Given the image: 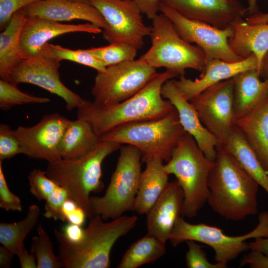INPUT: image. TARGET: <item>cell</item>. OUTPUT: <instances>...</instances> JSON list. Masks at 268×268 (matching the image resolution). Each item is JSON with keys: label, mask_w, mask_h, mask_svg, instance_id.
Masks as SVG:
<instances>
[{"label": "cell", "mask_w": 268, "mask_h": 268, "mask_svg": "<svg viewBox=\"0 0 268 268\" xmlns=\"http://www.w3.org/2000/svg\"><path fill=\"white\" fill-rule=\"evenodd\" d=\"M207 202L223 218L240 221L258 211L260 185L221 144L209 173Z\"/></svg>", "instance_id": "cell-1"}, {"label": "cell", "mask_w": 268, "mask_h": 268, "mask_svg": "<svg viewBox=\"0 0 268 268\" xmlns=\"http://www.w3.org/2000/svg\"><path fill=\"white\" fill-rule=\"evenodd\" d=\"M178 76V73L168 70L158 73L137 93L114 105L98 107L92 102L84 100L77 108V118L89 123L100 136L124 124L162 118L175 107L169 100L162 97V86L167 80Z\"/></svg>", "instance_id": "cell-2"}, {"label": "cell", "mask_w": 268, "mask_h": 268, "mask_svg": "<svg viewBox=\"0 0 268 268\" xmlns=\"http://www.w3.org/2000/svg\"><path fill=\"white\" fill-rule=\"evenodd\" d=\"M89 219L78 241H71L63 232L54 230L63 268H109L114 244L135 227L138 218L135 215H122L105 222L100 215H94Z\"/></svg>", "instance_id": "cell-3"}, {"label": "cell", "mask_w": 268, "mask_h": 268, "mask_svg": "<svg viewBox=\"0 0 268 268\" xmlns=\"http://www.w3.org/2000/svg\"><path fill=\"white\" fill-rule=\"evenodd\" d=\"M121 147L118 142L100 141L80 158L66 160L61 158L48 162L46 174L64 188L69 199L90 218L94 215L89 203L90 194L100 192L104 188L101 180L103 161Z\"/></svg>", "instance_id": "cell-4"}, {"label": "cell", "mask_w": 268, "mask_h": 268, "mask_svg": "<svg viewBox=\"0 0 268 268\" xmlns=\"http://www.w3.org/2000/svg\"><path fill=\"white\" fill-rule=\"evenodd\" d=\"M213 161L209 160L195 138L186 133L164 164L165 171L174 175L184 194L182 216L192 218L207 202L208 180Z\"/></svg>", "instance_id": "cell-5"}, {"label": "cell", "mask_w": 268, "mask_h": 268, "mask_svg": "<svg viewBox=\"0 0 268 268\" xmlns=\"http://www.w3.org/2000/svg\"><path fill=\"white\" fill-rule=\"evenodd\" d=\"M186 133L175 108L159 119L134 122L117 127L100 135V141L134 146L141 152L143 163L153 159L167 162Z\"/></svg>", "instance_id": "cell-6"}, {"label": "cell", "mask_w": 268, "mask_h": 268, "mask_svg": "<svg viewBox=\"0 0 268 268\" xmlns=\"http://www.w3.org/2000/svg\"><path fill=\"white\" fill-rule=\"evenodd\" d=\"M151 20V45L140 58L156 69L164 67L179 76L187 68L202 73L206 62L203 50L184 40L164 14H157Z\"/></svg>", "instance_id": "cell-7"}, {"label": "cell", "mask_w": 268, "mask_h": 268, "mask_svg": "<svg viewBox=\"0 0 268 268\" xmlns=\"http://www.w3.org/2000/svg\"><path fill=\"white\" fill-rule=\"evenodd\" d=\"M114 172L106 191L101 197L90 196L89 203L93 215L104 220L114 219L132 210L141 173L142 155L134 146H121Z\"/></svg>", "instance_id": "cell-8"}, {"label": "cell", "mask_w": 268, "mask_h": 268, "mask_svg": "<svg viewBox=\"0 0 268 268\" xmlns=\"http://www.w3.org/2000/svg\"><path fill=\"white\" fill-rule=\"evenodd\" d=\"M268 236V212L259 216L257 226L244 235L231 236L218 227L204 223L192 224L180 216L175 224L169 240L173 247L188 240L205 244L214 251L216 263L226 268L227 264L249 249L246 241L251 238Z\"/></svg>", "instance_id": "cell-9"}, {"label": "cell", "mask_w": 268, "mask_h": 268, "mask_svg": "<svg viewBox=\"0 0 268 268\" xmlns=\"http://www.w3.org/2000/svg\"><path fill=\"white\" fill-rule=\"evenodd\" d=\"M158 73L155 68L140 58L111 65L97 72L91 88L93 104L108 107L133 96Z\"/></svg>", "instance_id": "cell-10"}, {"label": "cell", "mask_w": 268, "mask_h": 268, "mask_svg": "<svg viewBox=\"0 0 268 268\" xmlns=\"http://www.w3.org/2000/svg\"><path fill=\"white\" fill-rule=\"evenodd\" d=\"M60 62L52 54L50 44L47 43L37 55L21 61L11 72L9 81L16 85L25 83L40 87L62 98L67 110L77 109L85 99L61 80Z\"/></svg>", "instance_id": "cell-11"}, {"label": "cell", "mask_w": 268, "mask_h": 268, "mask_svg": "<svg viewBox=\"0 0 268 268\" xmlns=\"http://www.w3.org/2000/svg\"><path fill=\"white\" fill-rule=\"evenodd\" d=\"M159 11L172 22L179 35L186 42L201 48L205 56V63L217 59L228 62L243 59L231 48L228 40L232 37V26L219 29L208 24L189 19L173 8L161 2Z\"/></svg>", "instance_id": "cell-12"}, {"label": "cell", "mask_w": 268, "mask_h": 268, "mask_svg": "<svg viewBox=\"0 0 268 268\" xmlns=\"http://www.w3.org/2000/svg\"><path fill=\"white\" fill-rule=\"evenodd\" d=\"M105 19L103 38L110 43L122 42L140 49L151 26L145 25L142 13L133 0H87Z\"/></svg>", "instance_id": "cell-13"}, {"label": "cell", "mask_w": 268, "mask_h": 268, "mask_svg": "<svg viewBox=\"0 0 268 268\" xmlns=\"http://www.w3.org/2000/svg\"><path fill=\"white\" fill-rule=\"evenodd\" d=\"M190 102L203 126L223 144L235 126L233 78L208 87Z\"/></svg>", "instance_id": "cell-14"}, {"label": "cell", "mask_w": 268, "mask_h": 268, "mask_svg": "<svg viewBox=\"0 0 268 268\" xmlns=\"http://www.w3.org/2000/svg\"><path fill=\"white\" fill-rule=\"evenodd\" d=\"M70 120L54 113L44 115L32 126H18L14 130L22 153L31 158L48 162L61 158L60 142Z\"/></svg>", "instance_id": "cell-15"}, {"label": "cell", "mask_w": 268, "mask_h": 268, "mask_svg": "<svg viewBox=\"0 0 268 268\" xmlns=\"http://www.w3.org/2000/svg\"><path fill=\"white\" fill-rule=\"evenodd\" d=\"M183 16L219 29L243 20L248 12L238 0H160Z\"/></svg>", "instance_id": "cell-16"}, {"label": "cell", "mask_w": 268, "mask_h": 268, "mask_svg": "<svg viewBox=\"0 0 268 268\" xmlns=\"http://www.w3.org/2000/svg\"><path fill=\"white\" fill-rule=\"evenodd\" d=\"M101 28L89 22L64 24L38 16H28L21 30L20 47L23 59L37 55L51 39L69 33L99 34Z\"/></svg>", "instance_id": "cell-17"}, {"label": "cell", "mask_w": 268, "mask_h": 268, "mask_svg": "<svg viewBox=\"0 0 268 268\" xmlns=\"http://www.w3.org/2000/svg\"><path fill=\"white\" fill-rule=\"evenodd\" d=\"M259 69L258 59L253 54L236 62H228L214 59L205 63L204 71L199 78L192 80L182 74L179 76L178 80L173 79V81L183 97L190 101L215 83L232 78L244 71L255 69L259 72Z\"/></svg>", "instance_id": "cell-18"}, {"label": "cell", "mask_w": 268, "mask_h": 268, "mask_svg": "<svg viewBox=\"0 0 268 268\" xmlns=\"http://www.w3.org/2000/svg\"><path fill=\"white\" fill-rule=\"evenodd\" d=\"M161 92L162 97L169 100L177 111L180 122L185 131L195 138L205 156L213 161L219 141L203 126L196 109L181 94L173 79L163 84Z\"/></svg>", "instance_id": "cell-19"}, {"label": "cell", "mask_w": 268, "mask_h": 268, "mask_svg": "<svg viewBox=\"0 0 268 268\" xmlns=\"http://www.w3.org/2000/svg\"><path fill=\"white\" fill-rule=\"evenodd\" d=\"M184 194L177 180L169 182L146 214L147 233L166 243L178 218L182 216Z\"/></svg>", "instance_id": "cell-20"}, {"label": "cell", "mask_w": 268, "mask_h": 268, "mask_svg": "<svg viewBox=\"0 0 268 268\" xmlns=\"http://www.w3.org/2000/svg\"><path fill=\"white\" fill-rule=\"evenodd\" d=\"M29 16H38L58 22L78 19L103 30L107 23L98 10L88 3L69 0H41L25 7Z\"/></svg>", "instance_id": "cell-21"}, {"label": "cell", "mask_w": 268, "mask_h": 268, "mask_svg": "<svg viewBox=\"0 0 268 268\" xmlns=\"http://www.w3.org/2000/svg\"><path fill=\"white\" fill-rule=\"evenodd\" d=\"M258 70L241 72L234 77L233 108L236 121L251 112L268 97V80H261Z\"/></svg>", "instance_id": "cell-22"}, {"label": "cell", "mask_w": 268, "mask_h": 268, "mask_svg": "<svg viewBox=\"0 0 268 268\" xmlns=\"http://www.w3.org/2000/svg\"><path fill=\"white\" fill-rule=\"evenodd\" d=\"M235 125L268 173V97Z\"/></svg>", "instance_id": "cell-23"}, {"label": "cell", "mask_w": 268, "mask_h": 268, "mask_svg": "<svg viewBox=\"0 0 268 268\" xmlns=\"http://www.w3.org/2000/svg\"><path fill=\"white\" fill-rule=\"evenodd\" d=\"M141 172L133 211L146 214L160 197L168 182L169 174L164 168L163 161L153 159L147 161Z\"/></svg>", "instance_id": "cell-24"}, {"label": "cell", "mask_w": 268, "mask_h": 268, "mask_svg": "<svg viewBox=\"0 0 268 268\" xmlns=\"http://www.w3.org/2000/svg\"><path fill=\"white\" fill-rule=\"evenodd\" d=\"M25 7L16 12L0 34V77L9 81L13 69L24 59L20 47L22 29L28 17Z\"/></svg>", "instance_id": "cell-25"}, {"label": "cell", "mask_w": 268, "mask_h": 268, "mask_svg": "<svg viewBox=\"0 0 268 268\" xmlns=\"http://www.w3.org/2000/svg\"><path fill=\"white\" fill-rule=\"evenodd\" d=\"M232 26L234 34L228 40L232 50L243 59L254 54L260 67L262 59L268 51V23L249 24L242 20Z\"/></svg>", "instance_id": "cell-26"}, {"label": "cell", "mask_w": 268, "mask_h": 268, "mask_svg": "<svg viewBox=\"0 0 268 268\" xmlns=\"http://www.w3.org/2000/svg\"><path fill=\"white\" fill-rule=\"evenodd\" d=\"M100 141V136L85 120L70 121L62 137L59 152L62 158L74 160L90 151Z\"/></svg>", "instance_id": "cell-27"}, {"label": "cell", "mask_w": 268, "mask_h": 268, "mask_svg": "<svg viewBox=\"0 0 268 268\" xmlns=\"http://www.w3.org/2000/svg\"><path fill=\"white\" fill-rule=\"evenodd\" d=\"M221 145L268 195V173L236 125Z\"/></svg>", "instance_id": "cell-28"}, {"label": "cell", "mask_w": 268, "mask_h": 268, "mask_svg": "<svg viewBox=\"0 0 268 268\" xmlns=\"http://www.w3.org/2000/svg\"><path fill=\"white\" fill-rule=\"evenodd\" d=\"M39 207L30 205L25 217L14 223H0V243L15 255L19 257L25 248L24 240L37 225L40 215Z\"/></svg>", "instance_id": "cell-29"}, {"label": "cell", "mask_w": 268, "mask_h": 268, "mask_svg": "<svg viewBox=\"0 0 268 268\" xmlns=\"http://www.w3.org/2000/svg\"><path fill=\"white\" fill-rule=\"evenodd\" d=\"M165 253L166 243L147 233L130 246L117 268H137L157 260Z\"/></svg>", "instance_id": "cell-30"}, {"label": "cell", "mask_w": 268, "mask_h": 268, "mask_svg": "<svg viewBox=\"0 0 268 268\" xmlns=\"http://www.w3.org/2000/svg\"><path fill=\"white\" fill-rule=\"evenodd\" d=\"M86 50L106 67L134 60L138 50L134 46L122 42Z\"/></svg>", "instance_id": "cell-31"}, {"label": "cell", "mask_w": 268, "mask_h": 268, "mask_svg": "<svg viewBox=\"0 0 268 268\" xmlns=\"http://www.w3.org/2000/svg\"><path fill=\"white\" fill-rule=\"evenodd\" d=\"M37 235L32 238L31 252L36 259L37 268H63L59 257L53 252V245L42 224L36 228Z\"/></svg>", "instance_id": "cell-32"}, {"label": "cell", "mask_w": 268, "mask_h": 268, "mask_svg": "<svg viewBox=\"0 0 268 268\" xmlns=\"http://www.w3.org/2000/svg\"><path fill=\"white\" fill-rule=\"evenodd\" d=\"M47 97L36 96L22 92L17 85L2 79L0 80V108L5 111L23 104L49 103Z\"/></svg>", "instance_id": "cell-33"}, {"label": "cell", "mask_w": 268, "mask_h": 268, "mask_svg": "<svg viewBox=\"0 0 268 268\" xmlns=\"http://www.w3.org/2000/svg\"><path fill=\"white\" fill-rule=\"evenodd\" d=\"M52 54L60 61L68 60L93 68L97 72L105 71L106 67L87 50H71L60 45L50 44Z\"/></svg>", "instance_id": "cell-34"}, {"label": "cell", "mask_w": 268, "mask_h": 268, "mask_svg": "<svg viewBox=\"0 0 268 268\" xmlns=\"http://www.w3.org/2000/svg\"><path fill=\"white\" fill-rule=\"evenodd\" d=\"M28 180L29 191L38 201H45L59 186L47 175L46 171L40 169H34L29 173Z\"/></svg>", "instance_id": "cell-35"}, {"label": "cell", "mask_w": 268, "mask_h": 268, "mask_svg": "<svg viewBox=\"0 0 268 268\" xmlns=\"http://www.w3.org/2000/svg\"><path fill=\"white\" fill-rule=\"evenodd\" d=\"M20 142L14 130L7 124L0 125V161L8 159L22 154Z\"/></svg>", "instance_id": "cell-36"}, {"label": "cell", "mask_w": 268, "mask_h": 268, "mask_svg": "<svg viewBox=\"0 0 268 268\" xmlns=\"http://www.w3.org/2000/svg\"><path fill=\"white\" fill-rule=\"evenodd\" d=\"M69 199L67 192L58 186L45 200L43 215L47 218L64 221L62 209L65 202Z\"/></svg>", "instance_id": "cell-37"}, {"label": "cell", "mask_w": 268, "mask_h": 268, "mask_svg": "<svg viewBox=\"0 0 268 268\" xmlns=\"http://www.w3.org/2000/svg\"><path fill=\"white\" fill-rule=\"evenodd\" d=\"M188 250L186 255V263L188 268H224L221 265L210 263L201 247L195 241H186Z\"/></svg>", "instance_id": "cell-38"}, {"label": "cell", "mask_w": 268, "mask_h": 268, "mask_svg": "<svg viewBox=\"0 0 268 268\" xmlns=\"http://www.w3.org/2000/svg\"><path fill=\"white\" fill-rule=\"evenodd\" d=\"M0 207L6 211H19L22 205L19 197L9 189L3 171L2 161H0Z\"/></svg>", "instance_id": "cell-39"}, {"label": "cell", "mask_w": 268, "mask_h": 268, "mask_svg": "<svg viewBox=\"0 0 268 268\" xmlns=\"http://www.w3.org/2000/svg\"><path fill=\"white\" fill-rule=\"evenodd\" d=\"M41 0H0V29L2 31L19 10Z\"/></svg>", "instance_id": "cell-40"}, {"label": "cell", "mask_w": 268, "mask_h": 268, "mask_svg": "<svg viewBox=\"0 0 268 268\" xmlns=\"http://www.w3.org/2000/svg\"><path fill=\"white\" fill-rule=\"evenodd\" d=\"M63 222L82 226L86 217H87L82 209L69 199L64 203L62 209Z\"/></svg>", "instance_id": "cell-41"}, {"label": "cell", "mask_w": 268, "mask_h": 268, "mask_svg": "<svg viewBox=\"0 0 268 268\" xmlns=\"http://www.w3.org/2000/svg\"><path fill=\"white\" fill-rule=\"evenodd\" d=\"M142 14L149 19H152L159 11L160 0H133Z\"/></svg>", "instance_id": "cell-42"}, {"label": "cell", "mask_w": 268, "mask_h": 268, "mask_svg": "<svg viewBox=\"0 0 268 268\" xmlns=\"http://www.w3.org/2000/svg\"><path fill=\"white\" fill-rule=\"evenodd\" d=\"M246 263L253 268H268V256L257 251H252L246 258Z\"/></svg>", "instance_id": "cell-43"}, {"label": "cell", "mask_w": 268, "mask_h": 268, "mask_svg": "<svg viewBox=\"0 0 268 268\" xmlns=\"http://www.w3.org/2000/svg\"><path fill=\"white\" fill-rule=\"evenodd\" d=\"M83 229L80 226L67 223L64 227L63 232L69 240L76 242L81 239Z\"/></svg>", "instance_id": "cell-44"}, {"label": "cell", "mask_w": 268, "mask_h": 268, "mask_svg": "<svg viewBox=\"0 0 268 268\" xmlns=\"http://www.w3.org/2000/svg\"><path fill=\"white\" fill-rule=\"evenodd\" d=\"M249 248L251 251H257L268 256V236L255 238L249 243Z\"/></svg>", "instance_id": "cell-45"}, {"label": "cell", "mask_w": 268, "mask_h": 268, "mask_svg": "<svg viewBox=\"0 0 268 268\" xmlns=\"http://www.w3.org/2000/svg\"><path fill=\"white\" fill-rule=\"evenodd\" d=\"M21 268H37V264L34 255L31 252L29 254L28 251L24 248L21 254L18 257Z\"/></svg>", "instance_id": "cell-46"}, {"label": "cell", "mask_w": 268, "mask_h": 268, "mask_svg": "<svg viewBox=\"0 0 268 268\" xmlns=\"http://www.w3.org/2000/svg\"><path fill=\"white\" fill-rule=\"evenodd\" d=\"M15 255L3 246L0 247V268H9Z\"/></svg>", "instance_id": "cell-47"}, {"label": "cell", "mask_w": 268, "mask_h": 268, "mask_svg": "<svg viewBox=\"0 0 268 268\" xmlns=\"http://www.w3.org/2000/svg\"><path fill=\"white\" fill-rule=\"evenodd\" d=\"M245 21L249 24L268 23V13L258 10L252 13L246 17Z\"/></svg>", "instance_id": "cell-48"}, {"label": "cell", "mask_w": 268, "mask_h": 268, "mask_svg": "<svg viewBox=\"0 0 268 268\" xmlns=\"http://www.w3.org/2000/svg\"><path fill=\"white\" fill-rule=\"evenodd\" d=\"M259 73L261 77L268 80V51L264 56L261 61Z\"/></svg>", "instance_id": "cell-49"}, {"label": "cell", "mask_w": 268, "mask_h": 268, "mask_svg": "<svg viewBox=\"0 0 268 268\" xmlns=\"http://www.w3.org/2000/svg\"><path fill=\"white\" fill-rule=\"evenodd\" d=\"M73 1L88 3L87 0H69Z\"/></svg>", "instance_id": "cell-50"}]
</instances>
